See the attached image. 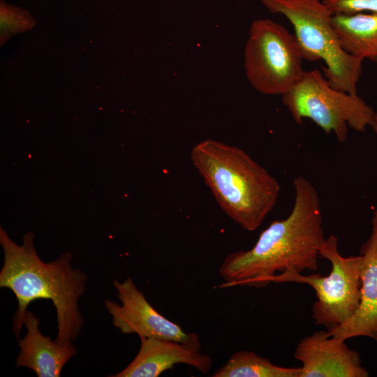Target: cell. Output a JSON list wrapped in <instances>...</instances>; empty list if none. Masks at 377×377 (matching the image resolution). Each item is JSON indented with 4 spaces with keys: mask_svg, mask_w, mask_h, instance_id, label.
<instances>
[{
    "mask_svg": "<svg viewBox=\"0 0 377 377\" xmlns=\"http://www.w3.org/2000/svg\"><path fill=\"white\" fill-rule=\"evenodd\" d=\"M295 200L290 214L272 221L248 251L228 255L219 267L220 288L247 286L260 288L276 272L316 271L325 240L320 201L314 186L304 177L293 179Z\"/></svg>",
    "mask_w": 377,
    "mask_h": 377,
    "instance_id": "cell-1",
    "label": "cell"
},
{
    "mask_svg": "<svg viewBox=\"0 0 377 377\" xmlns=\"http://www.w3.org/2000/svg\"><path fill=\"white\" fill-rule=\"evenodd\" d=\"M34 234L24 235L16 244L1 228L0 242L4 260L0 272V287L15 294L18 306L13 331L18 337L24 325L29 304L38 299L50 300L57 311V340L71 341L80 334L84 320L78 301L85 290L87 275L71 265L68 252L50 263L40 260L34 245Z\"/></svg>",
    "mask_w": 377,
    "mask_h": 377,
    "instance_id": "cell-2",
    "label": "cell"
},
{
    "mask_svg": "<svg viewBox=\"0 0 377 377\" xmlns=\"http://www.w3.org/2000/svg\"><path fill=\"white\" fill-rule=\"evenodd\" d=\"M191 161L219 206L246 230L259 228L277 202V179L237 147L206 139L193 146Z\"/></svg>",
    "mask_w": 377,
    "mask_h": 377,
    "instance_id": "cell-3",
    "label": "cell"
},
{
    "mask_svg": "<svg viewBox=\"0 0 377 377\" xmlns=\"http://www.w3.org/2000/svg\"><path fill=\"white\" fill-rule=\"evenodd\" d=\"M271 13L285 16L295 30L304 59L323 60V74L334 89L356 94L362 60L341 47L323 0H261Z\"/></svg>",
    "mask_w": 377,
    "mask_h": 377,
    "instance_id": "cell-4",
    "label": "cell"
},
{
    "mask_svg": "<svg viewBox=\"0 0 377 377\" xmlns=\"http://www.w3.org/2000/svg\"><path fill=\"white\" fill-rule=\"evenodd\" d=\"M282 101L295 122L309 119L339 142L347 140L348 126L357 131L371 126L376 114L357 94L332 87L318 69L305 71Z\"/></svg>",
    "mask_w": 377,
    "mask_h": 377,
    "instance_id": "cell-5",
    "label": "cell"
},
{
    "mask_svg": "<svg viewBox=\"0 0 377 377\" xmlns=\"http://www.w3.org/2000/svg\"><path fill=\"white\" fill-rule=\"evenodd\" d=\"M338 240L331 235L322 244L319 255L329 260L332 269L329 275H302L284 271L267 279L272 283L293 282L311 286L317 300L311 308L315 324L332 329L346 323L355 313L360 301L362 257L342 256L338 251Z\"/></svg>",
    "mask_w": 377,
    "mask_h": 377,
    "instance_id": "cell-6",
    "label": "cell"
},
{
    "mask_svg": "<svg viewBox=\"0 0 377 377\" xmlns=\"http://www.w3.org/2000/svg\"><path fill=\"white\" fill-rule=\"evenodd\" d=\"M244 57L249 83L265 95L283 96L305 72L295 35L269 19H258L251 23Z\"/></svg>",
    "mask_w": 377,
    "mask_h": 377,
    "instance_id": "cell-7",
    "label": "cell"
},
{
    "mask_svg": "<svg viewBox=\"0 0 377 377\" xmlns=\"http://www.w3.org/2000/svg\"><path fill=\"white\" fill-rule=\"evenodd\" d=\"M113 284L121 305L107 300L105 306L112 316L114 325L123 334L180 342L200 341L197 334L185 332L179 325L158 313L132 279L127 278L122 283L115 279Z\"/></svg>",
    "mask_w": 377,
    "mask_h": 377,
    "instance_id": "cell-8",
    "label": "cell"
},
{
    "mask_svg": "<svg viewBox=\"0 0 377 377\" xmlns=\"http://www.w3.org/2000/svg\"><path fill=\"white\" fill-rule=\"evenodd\" d=\"M294 357L300 361V377H367L360 354L348 347L345 340L327 331L315 332L297 344Z\"/></svg>",
    "mask_w": 377,
    "mask_h": 377,
    "instance_id": "cell-9",
    "label": "cell"
},
{
    "mask_svg": "<svg viewBox=\"0 0 377 377\" xmlns=\"http://www.w3.org/2000/svg\"><path fill=\"white\" fill-rule=\"evenodd\" d=\"M140 338V348L133 361L122 371L110 376L157 377L177 364H186L207 374L212 366L210 356L201 353L200 341Z\"/></svg>",
    "mask_w": 377,
    "mask_h": 377,
    "instance_id": "cell-10",
    "label": "cell"
},
{
    "mask_svg": "<svg viewBox=\"0 0 377 377\" xmlns=\"http://www.w3.org/2000/svg\"><path fill=\"white\" fill-rule=\"evenodd\" d=\"M371 232L362 245L360 301L355 313L343 324L327 330L332 337L346 340L367 337L377 342V209L371 219Z\"/></svg>",
    "mask_w": 377,
    "mask_h": 377,
    "instance_id": "cell-11",
    "label": "cell"
},
{
    "mask_svg": "<svg viewBox=\"0 0 377 377\" xmlns=\"http://www.w3.org/2000/svg\"><path fill=\"white\" fill-rule=\"evenodd\" d=\"M40 320L27 311L25 337L19 340L20 349L16 367L32 369L38 377H59L65 364L77 353L71 341H52L39 330Z\"/></svg>",
    "mask_w": 377,
    "mask_h": 377,
    "instance_id": "cell-12",
    "label": "cell"
},
{
    "mask_svg": "<svg viewBox=\"0 0 377 377\" xmlns=\"http://www.w3.org/2000/svg\"><path fill=\"white\" fill-rule=\"evenodd\" d=\"M332 24L346 52L377 63V12L334 14Z\"/></svg>",
    "mask_w": 377,
    "mask_h": 377,
    "instance_id": "cell-13",
    "label": "cell"
},
{
    "mask_svg": "<svg viewBox=\"0 0 377 377\" xmlns=\"http://www.w3.org/2000/svg\"><path fill=\"white\" fill-rule=\"evenodd\" d=\"M301 367H282L252 351H237L213 377H300Z\"/></svg>",
    "mask_w": 377,
    "mask_h": 377,
    "instance_id": "cell-14",
    "label": "cell"
},
{
    "mask_svg": "<svg viewBox=\"0 0 377 377\" xmlns=\"http://www.w3.org/2000/svg\"><path fill=\"white\" fill-rule=\"evenodd\" d=\"M0 24L2 45L13 35L31 29L36 21L28 11L1 1Z\"/></svg>",
    "mask_w": 377,
    "mask_h": 377,
    "instance_id": "cell-15",
    "label": "cell"
},
{
    "mask_svg": "<svg viewBox=\"0 0 377 377\" xmlns=\"http://www.w3.org/2000/svg\"><path fill=\"white\" fill-rule=\"evenodd\" d=\"M334 14L377 12V0H323Z\"/></svg>",
    "mask_w": 377,
    "mask_h": 377,
    "instance_id": "cell-16",
    "label": "cell"
},
{
    "mask_svg": "<svg viewBox=\"0 0 377 377\" xmlns=\"http://www.w3.org/2000/svg\"><path fill=\"white\" fill-rule=\"evenodd\" d=\"M371 128L375 131V133H377V112H376L375 117H374V120L373 124L371 126Z\"/></svg>",
    "mask_w": 377,
    "mask_h": 377,
    "instance_id": "cell-17",
    "label": "cell"
}]
</instances>
